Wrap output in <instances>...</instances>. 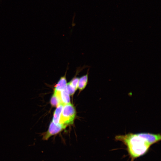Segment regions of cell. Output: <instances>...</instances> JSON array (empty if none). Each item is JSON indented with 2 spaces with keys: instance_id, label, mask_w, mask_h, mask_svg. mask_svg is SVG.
Instances as JSON below:
<instances>
[{
  "instance_id": "obj_1",
  "label": "cell",
  "mask_w": 161,
  "mask_h": 161,
  "mask_svg": "<svg viewBox=\"0 0 161 161\" xmlns=\"http://www.w3.org/2000/svg\"><path fill=\"white\" fill-rule=\"evenodd\" d=\"M115 139L116 140L122 141L127 146L130 155L133 158L144 154L151 145L140 133H129L125 135H118L116 136Z\"/></svg>"
},
{
  "instance_id": "obj_2",
  "label": "cell",
  "mask_w": 161,
  "mask_h": 161,
  "mask_svg": "<svg viewBox=\"0 0 161 161\" xmlns=\"http://www.w3.org/2000/svg\"><path fill=\"white\" fill-rule=\"evenodd\" d=\"M76 115L74 106L70 103L65 104L61 113L59 123L66 126L73 124Z\"/></svg>"
},
{
  "instance_id": "obj_3",
  "label": "cell",
  "mask_w": 161,
  "mask_h": 161,
  "mask_svg": "<svg viewBox=\"0 0 161 161\" xmlns=\"http://www.w3.org/2000/svg\"><path fill=\"white\" fill-rule=\"evenodd\" d=\"M66 126L59 123L56 125L52 121L50 123L48 129L43 135L42 139L47 140L52 135L56 134L65 129Z\"/></svg>"
},
{
  "instance_id": "obj_4",
  "label": "cell",
  "mask_w": 161,
  "mask_h": 161,
  "mask_svg": "<svg viewBox=\"0 0 161 161\" xmlns=\"http://www.w3.org/2000/svg\"><path fill=\"white\" fill-rule=\"evenodd\" d=\"M54 94L58 98L61 103L65 105L70 103L69 95L67 90L66 86L61 91H54Z\"/></svg>"
},
{
  "instance_id": "obj_5",
  "label": "cell",
  "mask_w": 161,
  "mask_h": 161,
  "mask_svg": "<svg viewBox=\"0 0 161 161\" xmlns=\"http://www.w3.org/2000/svg\"><path fill=\"white\" fill-rule=\"evenodd\" d=\"M141 136L150 145L157 143L161 140L160 134H154L148 133H140Z\"/></svg>"
},
{
  "instance_id": "obj_6",
  "label": "cell",
  "mask_w": 161,
  "mask_h": 161,
  "mask_svg": "<svg viewBox=\"0 0 161 161\" xmlns=\"http://www.w3.org/2000/svg\"><path fill=\"white\" fill-rule=\"evenodd\" d=\"M64 105L62 103H60L54 111L52 121L55 124L57 125L59 123L60 115Z\"/></svg>"
},
{
  "instance_id": "obj_7",
  "label": "cell",
  "mask_w": 161,
  "mask_h": 161,
  "mask_svg": "<svg viewBox=\"0 0 161 161\" xmlns=\"http://www.w3.org/2000/svg\"><path fill=\"white\" fill-rule=\"evenodd\" d=\"M67 80L66 75L60 78L58 81L55 86L54 91H61L66 87Z\"/></svg>"
},
{
  "instance_id": "obj_8",
  "label": "cell",
  "mask_w": 161,
  "mask_h": 161,
  "mask_svg": "<svg viewBox=\"0 0 161 161\" xmlns=\"http://www.w3.org/2000/svg\"><path fill=\"white\" fill-rule=\"evenodd\" d=\"M88 72L79 78L78 88L80 91L83 90L86 87L88 82Z\"/></svg>"
},
{
  "instance_id": "obj_9",
  "label": "cell",
  "mask_w": 161,
  "mask_h": 161,
  "mask_svg": "<svg viewBox=\"0 0 161 161\" xmlns=\"http://www.w3.org/2000/svg\"><path fill=\"white\" fill-rule=\"evenodd\" d=\"M50 103L51 105L54 107L57 106L61 103L58 98L54 93L51 97Z\"/></svg>"
},
{
  "instance_id": "obj_10",
  "label": "cell",
  "mask_w": 161,
  "mask_h": 161,
  "mask_svg": "<svg viewBox=\"0 0 161 161\" xmlns=\"http://www.w3.org/2000/svg\"><path fill=\"white\" fill-rule=\"evenodd\" d=\"M79 80V78L78 77L75 76L69 82L75 88L76 90L78 88Z\"/></svg>"
},
{
  "instance_id": "obj_11",
  "label": "cell",
  "mask_w": 161,
  "mask_h": 161,
  "mask_svg": "<svg viewBox=\"0 0 161 161\" xmlns=\"http://www.w3.org/2000/svg\"><path fill=\"white\" fill-rule=\"evenodd\" d=\"M66 88L69 95H73L76 91L75 88L69 83H67Z\"/></svg>"
}]
</instances>
